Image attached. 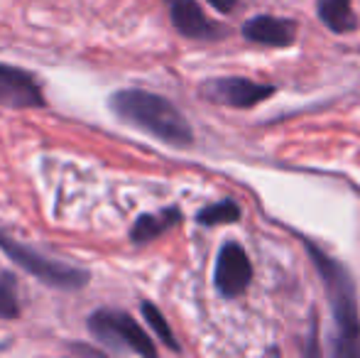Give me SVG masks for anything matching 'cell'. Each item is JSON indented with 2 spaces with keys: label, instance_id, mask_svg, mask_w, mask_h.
<instances>
[{
  "label": "cell",
  "instance_id": "obj_1",
  "mask_svg": "<svg viewBox=\"0 0 360 358\" xmlns=\"http://www.w3.org/2000/svg\"><path fill=\"white\" fill-rule=\"evenodd\" d=\"M309 258L323 282L328 309L336 326L333 339V354L336 356H360V309H358V292L351 272L341 260L331 258L323 248H319L314 241L304 238Z\"/></svg>",
  "mask_w": 360,
  "mask_h": 358
},
{
  "label": "cell",
  "instance_id": "obj_2",
  "mask_svg": "<svg viewBox=\"0 0 360 358\" xmlns=\"http://www.w3.org/2000/svg\"><path fill=\"white\" fill-rule=\"evenodd\" d=\"M108 106L120 120L162 143L174 148H189L194 143L186 115L165 96L145 89H120L108 98Z\"/></svg>",
  "mask_w": 360,
  "mask_h": 358
},
{
  "label": "cell",
  "instance_id": "obj_3",
  "mask_svg": "<svg viewBox=\"0 0 360 358\" xmlns=\"http://www.w3.org/2000/svg\"><path fill=\"white\" fill-rule=\"evenodd\" d=\"M0 250H3L22 272L37 277L42 285L54 287V290L79 292L91 282V272L86 268L47 258V255H42L39 250L30 248L22 241L13 238V236L3 234V231H0Z\"/></svg>",
  "mask_w": 360,
  "mask_h": 358
},
{
  "label": "cell",
  "instance_id": "obj_4",
  "mask_svg": "<svg viewBox=\"0 0 360 358\" xmlns=\"http://www.w3.org/2000/svg\"><path fill=\"white\" fill-rule=\"evenodd\" d=\"M89 334L105 346V351H115V354H138L145 358L157 356V346L147 336V331L128 312L123 309H110V307H101V309L91 312L89 321H86Z\"/></svg>",
  "mask_w": 360,
  "mask_h": 358
},
{
  "label": "cell",
  "instance_id": "obj_5",
  "mask_svg": "<svg viewBox=\"0 0 360 358\" xmlns=\"http://www.w3.org/2000/svg\"><path fill=\"white\" fill-rule=\"evenodd\" d=\"M277 94L272 84H257L243 77H218L206 79L199 87V96L209 103L228 106V108H255L257 103Z\"/></svg>",
  "mask_w": 360,
  "mask_h": 358
},
{
  "label": "cell",
  "instance_id": "obj_6",
  "mask_svg": "<svg viewBox=\"0 0 360 358\" xmlns=\"http://www.w3.org/2000/svg\"><path fill=\"white\" fill-rule=\"evenodd\" d=\"M214 282H216V290L226 300H236V297L245 295V290L252 282V263L240 243L226 241L221 245L216 258Z\"/></svg>",
  "mask_w": 360,
  "mask_h": 358
},
{
  "label": "cell",
  "instance_id": "obj_7",
  "mask_svg": "<svg viewBox=\"0 0 360 358\" xmlns=\"http://www.w3.org/2000/svg\"><path fill=\"white\" fill-rule=\"evenodd\" d=\"M0 106L5 108H44L47 98L39 79L27 69L0 62Z\"/></svg>",
  "mask_w": 360,
  "mask_h": 358
},
{
  "label": "cell",
  "instance_id": "obj_8",
  "mask_svg": "<svg viewBox=\"0 0 360 358\" xmlns=\"http://www.w3.org/2000/svg\"><path fill=\"white\" fill-rule=\"evenodd\" d=\"M167 5H169L172 25L181 37L194 42H218L228 37V30L211 20L196 0H167Z\"/></svg>",
  "mask_w": 360,
  "mask_h": 358
},
{
  "label": "cell",
  "instance_id": "obj_9",
  "mask_svg": "<svg viewBox=\"0 0 360 358\" xmlns=\"http://www.w3.org/2000/svg\"><path fill=\"white\" fill-rule=\"evenodd\" d=\"M297 20L277 18V15H255L243 25V37L252 44H262V47H292L297 42Z\"/></svg>",
  "mask_w": 360,
  "mask_h": 358
},
{
  "label": "cell",
  "instance_id": "obj_10",
  "mask_svg": "<svg viewBox=\"0 0 360 358\" xmlns=\"http://www.w3.org/2000/svg\"><path fill=\"white\" fill-rule=\"evenodd\" d=\"M181 221H184V214H181L179 206H165V209L152 211V214H140L135 219L133 229H130V243L135 245L152 243L160 236H165L167 231L179 226Z\"/></svg>",
  "mask_w": 360,
  "mask_h": 358
},
{
  "label": "cell",
  "instance_id": "obj_11",
  "mask_svg": "<svg viewBox=\"0 0 360 358\" xmlns=\"http://www.w3.org/2000/svg\"><path fill=\"white\" fill-rule=\"evenodd\" d=\"M316 15L336 34H348L358 30V15L353 13L351 0H316Z\"/></svg>",
  "mask_w": 360,
  "mask_h": 358
},
{
  "label": "cell",
  "instance_id": "obj_12",
  "mask_svg": "<svg viewBox=\"0 0 360 358\" xmlns=\"http://www.w3.org/2000/svg\"><path fill=\"white\" fill-rule=\"evenodd\" d=\"M243 209L238 206V201L233 199H223L216 204H209L196 214V224L199 226H226V224H236L240 221Z\"/></svg>",
  "mask_w": 360,
  "mask_h": 358
},
{
  "label": "cell",
  "instance_id": "obj_13",
  "mask_svg": "<svg viewBox=\"0 0 360 358\" xmlns=\"http://www.w3.org/2000/svg\"><path fill=\"white\" fill-rule=\"evenodd\" d=\"M140 312H143V317L147 319V324H150V329L155 331V336L162 341V344L167 346V349H172V351H181V346H179V341H176V336H174V331H172V326L167 324V319H165V314H162L160 309H157L152 302H143L140 305Z\"/></svg>",
  "mask_w": 360,
  "mask_h": 358
},
{
  "label": "cell",
  "instance_id": "obj_14",
  "mask_svg": "<svg viewBox=\"0 0 360 358\" xmlns=\"http://www.w3.org/2000/svg\"><path fill=\"white\" fill-rule=\"evenodd\" d=\"M20 317V297L18 280L10 270L0 268V319H18Z\"/></svg>",
  "mask_w": 360,
  "mask_h": 358
},
{
  "label": "cell",
  "instance_id": "obj_15",
  "mask_svg": "<svg viewBox=\"0 0 360 358\" xmlns=\"http://www.w3.org/2000/svg\"><path fill=\"white\" fill-rule=\"evenodd\" d=\"M206 3L214 5V8L218 10V13L228 15V13H233V10H236V5L240 3V0H206Z\"/></svg>",
  "mask_w": 360,
  "mask_h": 358
}]
</instances>
